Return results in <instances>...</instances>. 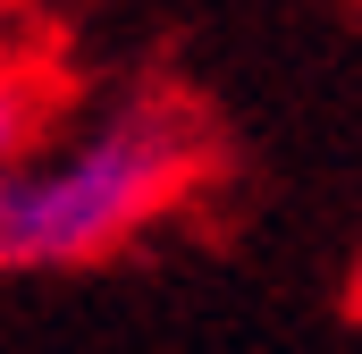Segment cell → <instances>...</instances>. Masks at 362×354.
Here are the masks:
<instances>
[{"instance_id":"cell-1","label":"cell","mask_w":362,"mask_h":354,"mask_svg":"<svg viewBox=\"0 0 362 354\" xmlns=\"http://www.w3.org/2000/svg\"><path fill=\"white\" fill-rule=\"evenodd\" d=\"M202 169V135L177 101L118 93L68 135L25 144L0 169V270H76L144 236Z\"/></svg>"},{"instance_id":"cell-2","label":"cell","mask_w":362,"mask_h":354,"mask_svg":"<svg viewBox=\"0 0 362 354\" xmlns=\"http://www.w3.org/2000/svg\"><path fill=\"white\" fill-rule=\"evenodd\" d=\"M34 110H42V93H34V76L25 68H8L0 59V169L34 144Z\"/></svg>"}]
</instances>
